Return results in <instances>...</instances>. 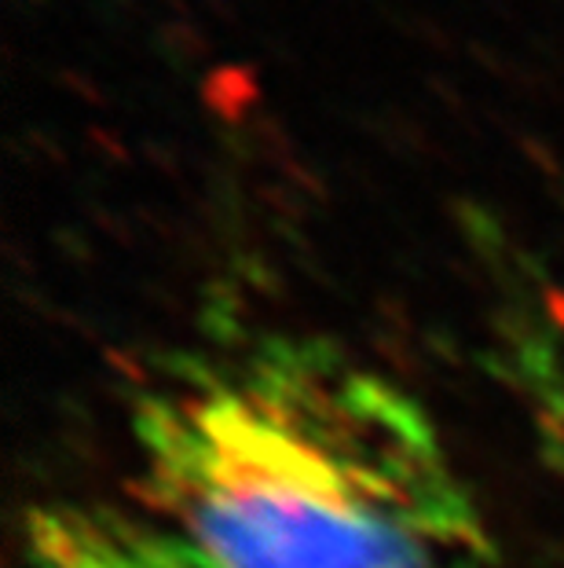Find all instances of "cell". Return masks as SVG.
<instances>
[{
  "label": "cell",
  "instance_id": "13",
  "mask_svg": "<svg viewBox=\"0 0 564 568\" xmlns=\"http://www.w3.org/2000/svg\"><path fill=\"white\" fill-rule=\"evenodd\" d=\"M89 140H92V148L106 151V154H111V159L129 162V154H125V148H122V140H117L114 132H106V129H89Z\"/></svg>",
  "mask_w": 564,
  "mask_h": 568
},
{
  "label": "cell",
  "instance_id": "6",
  "mask_svg": "<svg viewBox=\"0 0 564 568\" xmlns=\"http://www.w3.org/2000/svg\"><path fill=\"white\" fill-rule=\"evenodd\" d=\"M55 81L63 84L66 92H74L78 100H85L89 106H100V111H103V106L111 103V100H106V92L100 89V84H95L89 74H81V70H70V67L55 70Z\"/></svg>",
  "mask_w": 564,
  "mask_h": 568
},
{
  "label": "cell",
  "instance_id": "9",
  "mask_svg": "<svg viewBox=\"0 0 564 568\" xmlns=\"http://www.w3.org/2000/svg\"><path fill=\"white\" fill-rule=\"evenodd\" d=\"M465 52H470V59L480 67V70H488V74H495L499 81H510V70H513V59H506L502 52H495L491 44L484 41H470L465 44Z\"/></svg>",
  "mask_w": 564,
  "mask_h": 568
},
{
  "label": "cell",
  "instance_id": "3",
  "mask_svg": "<svg viewBox=\"0 0 564 568\" xmlns=\"http://www.w3.org/2000/svg\"><path fill=\"white\" fill-rule=\"evenodd\" d=\"M30 568H206L132 506L52 503L27 525Z\"/></svg>",
  "mask_w": 564,
  "mask_h": 568
},
{
  "label": "cell",
  "instance_id": "11",
  "mask_svg": "<svg viewBox=\"0 0 564 568\" xmlns=\"http://www.w3.org/2000/svg\"><path fill=\"white\" fill-rule=\"evenodd\" d=\"M217 143L227 154H235V159H249V148H254V140L238 125H217Z\"/></svg>",
  "mask_w": 564,
  "mask_h": 568
},
{
  "label": "cell",
  "instance_id": "2",
  "mask_svg": "<svg viewBox=\"0 0 564 568\" xmlns=\"http://www.w3.org/2000/svg\"><path fill=\"white\" fill-rule=\"evenodd\" d=\"M484 261L491 272L502 268L499 253ZM495 280L513 297V305L495 316L502 378L527 415L539 452L564 480V294H546L539 305L513 275L499 272Z\"/></svg>",
  "mask_w": 564,
  "mask_h": 568
},
{
  "label": "cell",
  "instance_id": "21",
  "mask_svg": "<svg viewBox=\"0 0 564 568\" xmlns=\"http://www.w3.org/2000/svg\"><path fill=\"white\" fill-rule=\"evenodd\" d=\"M488 111V118H491V125H499V129H506V132H513V125H510V118L506 114H499V106H484Z\"/></svg>",
  "mask_w": 564,
  "mask_h": 568
},
{
  "label": "cell",
  "instance_id": "1",
  "mask_svg": "<svg viewBox=\"0 0 564 568\" xmlns=\"http://www.w3.org/2000/svg\"><path fill=\"white\" fill-rule=\"evenodd\" d=\"M132 510L206 568H495L411 389L322 337L173 356L129 400Z\"/></svg>",
  "mask_w": 564,
  "mask_h": 568
},
{
  "label": "cell",
  "instance_id": "15",
  "mask_svg": "<svg viewBox=\"0 0 564 568\" xmlns=\"http://www.w3.org/2000/svg\"><path fill=\"white\" fill-rule=\"evenodd\" d=\"M260 44L268 48V55H271V59H279L283 67H297V52H294V48L286 44L283 38H275V33H264Z\"/></svg>",
  "mask_w": 564,
  "mask_h": 568
},
{
  "label": "cell",
  "instance_id": "12",
  "mask_svg": "<svg viewBox=\"0 0 564 568\" xmlns=\"http://www.w3.org/2000/svg\"><path fill=\"white\" fill-rule=\"evenodd\" d=\"M527 48H535L539 59H546L554 70H564V55H561V44L554 38H546V33H527Z\"/></svg>",
  "mask_w": 564,
  "mask_h": 568
},
{
  "label": "cell",
  "instance_id": "14",
  "mask_svg": "<svg viewBox=\"0 0 564 568\" xmlns=\"http://www.w3.org/2000/svg\"><path fill=\"white\" fill-rule=\"evenodd\" d=\"M521 148H524V154H527V159H532V162H539V165H543V169H550V173H554V169H557L554 154H550V148H546L543 140H535V136H521Z\"/></svg>",
  "mask_w": 564,
  "mask_h": 568
},
{
  "label": "cell",
  "instance_id": "4",
  "mask_svg": "<svg viewBox=\"0 0 564 568\" xmlns=\"http://www.w3.org/2000/svg\"><path fill=\"white\" fill-rule=\"evenodd\" d=\"M198 100L224 125H243L246 114L260 103V63L243 59V63L213 67L206 78H198Z\"/></svg>",
  "mask_w": 564,
  "mask_h": 568
},
{
  "label": "cell",
  "instance_id": "10",
  "mask_svg": "<svg viewBox=\"0 0 564 568\" xmlns=\"http://www.w3.org/2000/svg\"><path fill=\"white\" fill-rule=\"evenodd\" d=\"M425 89L437 95V100L443 103V111H451V114H462L465 111V95L454 89V84L448 78H440V74H425Z\"/></svg>",
  "mask_w": 564,
  "mask_h": 568
},
{
  "label": "cell",
  "instance_id": "20",
  "mask_svg": "<svg viewBox=\"0 0 564 568\" xmlns=\"http://www.w3.org/2000/svg\"><path fill=\"white\" fill-rule=\"evenodd\" d=\"M106 4L117 8V11H122V16H129V19H140V16H143V4H140V0H106Z\"/></svg>",
  "mask_w": 564,
  "mask_h": 568
},
{
  "label": "cell",
  "instance_id": "5",
  "mask_svg": "<svg viewBox=\"0 0 564 568\" xmlns=\"http://www.w3.org/2000/svg\"><path fill=\"white\" fill-rule=\"evenodd\" d=\"M154 33H158V38H162L165 44H170L176 55H184L191 67L202 63V59L209 55V38H206V33H202L191 19L158 22V27H154Z\"/></svg>",
  "mask_w": 564,
  "mask_h": 568
},
{
  "label": "cell",
  "instance_id": "18",
  "mask_svg": "<svg viewBox=\"0 0 564 568\" xmlns=\"http://www.w3.org/2000/svg\"><path fill=\"white\" fill-rule=\"evenodd\" d=\"M30 140L38 143V148H44L48 154H52V159H59V162H63V151H59V143H55L52 136H48L44 129H30Z\"/></svg>",
  "mask_w": 564,
  "mask_h": 568
},
{
  "label": "cell",
  "instance_id": "16",
  "mask_svg": "<svg viewBox=\"0 0 564 568\" xmlns=\"http://www.w3.org/2000/svg\"><path fill=\"white\" fill-rule=\"evenodd\" d=\"M202 4H206L209 16H217L221 22H227V27H235V22H238L235 0H202Z\"/></svg>",
  "mask_w": 564,
  "mask_h": 568
},
{
  "label": "cell",
  "instance_id": "22",
  "mask_svg": "<svg viewBox=\"0 0 564 568\" xmlns=\"http://www.w3.org/2000/svg\"><path fill=\"white\" fill-rule=\"evenodd\" d=\"M162 4H170V8L176 11V16H180V19H187V16H191V8H187V0H162Z\"/></svg>",
  "mask_w": 564,
  "mask_h": 568
},
{
  "label": "cell",
  "instance_id": "17",
  "mask_svg": "<svg viewBox=\"0 0 564 568\" xmlns=\"http://www.w3.org/2000/svg\"><path fill=\"white\" fill-rule=\"evenodd\" d=\"M143 154H151V159L158 165H165V169L173 165V151H165L158 140H143Z\"/></svg>",
  "mask_w": 564,
  "mask_h": 568
},
{
  "label": "cell",
  "instance_id": "19",
  "mask_svg": "<svg viewBox=\"0 0 564 568\" xmlns=\"http://www.w3.org/2000/svg\"><path fill=\"white\" fill-rule=\"evenodd\" d=\"M484 4L495 11V16H502L506 22H517V8L510 4V0H484Z\"/></svg>",
  "mask_w": 564,
  "mask_h": 568
},
{
  "label": "cell",
  "instance_id": "7",
  "mask_svg": "<svg viewBox=\"0 0 564 568\" xmlns=\"http://www.w3.org/2000/svg\"><path fill=\"white\" fill-rule=\"evenodd\" d=\"M411 22H414V41H422L425 48H433L437 55H454V38L440 27L437 19L411 16Z\"/></svg>",
  "mask_w": 564,
  "mask_h": 568
},
{
  "label": "cell",
  "instance_id": "8",
  "mask_svg": "<svg viewBox=\"0 0 564 568\" xmlns=\"http://www.w3.org/2000/svg\"><path fill=\"white\" fill-rule=\"evenodd\" d=\"M254 136L264 143V151H290L294 148V140H290V132H286V125L279 122L275 114H257L254 118Z\"/></svg>",
  "mask_w": 564,
  "mask_h": 568
}]
</instances>
